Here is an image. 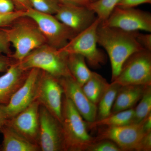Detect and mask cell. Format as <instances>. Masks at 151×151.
<instances>
[{"mask_svg": "<svg viewBox=\"0 0 151 151\" xmlns=\"http://www.w3.org/2000/svg\"><path fill=\"white\" fill-rule=\"evenodd\" d=\"M11 45L4 28H0V54L10 56L13 53L10 49Z\"/></svg>", "mask_w": 151, "mask_h": 151, "instance_id": "obj_28", "label": "cell"}, {"mask_svg": "<svg viewBox=\"0 0 151 151\" xmlns=\"http://www.w3.org/2000/svg\"><path fill=\"white\" fill-rule=\"evenodd\" d=\"M137 39L143 48L151 51V34H144L139 32Z\"/></svg>", "mask_w": 151, "mask_h": 151, "instance_id": "obj_31", "label": "cell"}, {"mask_svg": "<svg viewBox=\"0 0 151 151\" xmlns=\"http://www.w3.org/2000/svg\"><path fill=\"white\" fill-rule=\"evenodd\" d=\"M60 3H68L79 5L87 6L91 3L90 0H57Z\"/></svg>", "mask_w": 151, "mask_h": 151, "instance_id": "obj_35", "label": "cell"}, {"mask_svg": "<svg viewBox=\"0 0 151 151\" xmlns=\"http://www.w3.org/2000/svg\"><path fill=\"white\" fill-rule=\"evenodd\" d=\"M134 109L131 108L111 114L108 117L96 120L92 123L87 122L88 129H92L100 127H114L124 126L133 124Z\"/></svg>", "mask_w": 151, "mask_h": 151, "instance_id": "obj_21", "label": "cell"}, {"mask_svg": "<svg viewBox=\"0 0 151 151\" xmlns=\"http://www.w3.org/2000/svg\"><path fill=\"white\" fill-rule=\"evenodd\" d=\"M101 23L104 25L126 31L143 30L151 32L150 13L134 8L116 7L107 19Z\"/></svg>", "mask_w": 151, "mask_h": 151, "instance_id": "obj_8", "label": "cell"}, {"mask_svg": "<svg viewBox=\"0 0 151 151\" xmlns=\"http://www.w3.org/2000/svg\"><path fill=\"white\" fill-rule=\"evenodd\" d=\"M151 151V132H147L144 135L139 143L136 151Z\"/></svg>", "mask_w": 151, "mask_h": 151, "instance_id": "obj_30", "label": "cell"}, {"mask_svg": "<svg viewBox=\"0 0 151 151\" xmlns=\"http://www.w3.org/2000/svg\"><path fill=\"white\" fill-rule=\"evenodd\" d=\"M7 120L1 105H0V128L6 124Z\"/></svg>", "mask_w": 151, "mask_h": 151, "instance_id": "obj_37", "label": "cell"}, {"mask_svg": "<svg viewBox=\"0 0 151 151\" xmlns=\"http://www.w3.org/2000/svg\"><path fill=\"white\" fill-rule=\"evenodd\" d=\"M15 61L10 56L0 54V72H5Z\"/></svg>", "mask_w": 151, "mask_h": 151, "instance_id": "obj_32", "label": "cell"}, {"mask_svg": "<svg viewBox=\"0 0 151 151\" xmlns=\"http://www.w3.org/2000/svg\"><path fill=\"white\" fill-rule=\"evenodd\" d=\"M144 4H151V0H120L116 7L131 8Z\"/></svg>", "mask_w": 151, "mask_h": 151, "instance_id": "obj_29", "label": "cell"}, {"mask_svg": "<svg viewBox=\"0 0 151 151\" xmlns=\"http://www.w3.org/2000/svg\"><path fill=\"white\" fill-rule=\"evenodd\" d=\"M111 82L121 86L151 85V51L143 49L132 54L124 62L119 75Z\"/></svg>", "mask_w": 151, "mask_h": 151, "instance_id": "obj_6", "label": "cell"}, {"mask_svg": "<svg viewBox=\"0 0 151 151\" xmlns=\"http://www.w3.org/2000/svg\"><path fill=\"white\" fill-rule=\"evenodd\" d=\"M4 28L15 49L10 57L15 61H22L31 52L47 43L37 25L28 17H20Z\"/></svg>", "mask_w": 151, "mask_h": 151, "instance_id": "obj_3", "label": "cell"}, {"mask_svg": "<svg viewBox=\"0 0 151 151\" xmlns=\"http://www.w3.org/2000/svg\"><path fill=\"white\" fill-rule=\"evenodd\" d=\"M32 8L42 13L55 15L60 3L57 0H29Z\"/></svg>", "mask_w": 151, "mask_h": 151, "instance_id": "obj_25", "label": "cell"}, {"mask_svg": "<svg viewBox=\"0 0 151 151\" xmlns=\"http://www.w3.org/2000/svg\"><path fill=\"white\" fill-rule=\"evenodd\" d=\"M139 31L128 32L104 25L97 28V43L107 52L111 61V82L119 75L122 66L132 54L143 48L137 39Z\"/></svg>", "mask_w": 151, "mask_h": 151, "instance_id": "obj_1", "label": "cell"}, {"mask_svg": "<svg viewBox=\"0 0 151 151\" xmlns=\"http://www.w3.org/2000/svg\"><path fill=\"white\" fill-rule=\"evenodd\" d=\"M25 11L15 10L9 13H0V28L8 27L15 20L24 16Z\"/></svg>", "mask_w": 151, "mask_h": 151, "instance_id": "obj_27", "label": "cell"}, {"mask_svg": "<svg viewBox=\"0 0 151 151\" xmlns=\"http://www.w3.org/2000/svg\"><path fill=\"white\" fill-rule=\"evenodd\" d=\"M103 127L99 130L94 142L102 140L112 141L122 151H136L146 133L143 129L142 122L119 127Z\"/></svg>", "mask_w": 151, "mask_h": 151, "instance_id": "obj_9", "label": "cell"}, {"mask_svg": "<svg viewBox=\"0 0 151 151\" xmlns=\"http://www.w3.org/2000/svg\"><path fill=\"white\" fill-rule=\"evenodd\" d=\"M64 91L59 80L42 70L36 100L60 123Z\"/></svg>", "mask_w": 151, "mask_h": 151, "instance_id": "obj_12", "label": "cell"}, {"mask_svg": "<svg viewBox=\"0 0 151 151\" xmlns=\"http://www.w3.org/2000/svg\"><path fill=\"white\" fill-rule=\"evenodd\" d=\"M67 55L46 43L31 52L19 63L24 70L37 68L60 79L72 77L68 67Z\"/></svg>", "mask_w": 151, "mask_h": 151, "instance_id": "obj_4", "label": "cell"}, {"mask_svg": "<svg viewBox=\"0 0 151 151\" xmlns=\"http://www.w3.org/2000/svg\"><path fill=\"white\" fill-rule=\"evenodd\" d=\"M54 16L77 34L89 27L97 17L87 6L68 3H60Z\"/></svg>", "mask_w": 151, "mask_h": 151, "instance_id": "obj_14", "label": "cell"}, {"mask_svg": "<svg viewBox=\"0 0 151 151\" xmlns=\"http://www.w3.org/2000/svg\"><path fill=\"white\" fill-rule=\"evenodd\" d=\"M86 151H122L112 141L102 140L92 143Z\"/></svg>", "mask_w": 151, "mask_h": 151, "instance_id": "obj_26", "label": "cell"}, {"mask_svg": "<svg viewBox=\"0 0 151 151\" xmlns=\"http://www.w3.org/2000/svg\"><path fill=\"white\" fill-rule=\"evenodd\" d=\"M101 22L97 17L89 27L76 35L60 51L66 54L81 55L90 66L95 68L105 63V55L97 47V29Z\"/></svg>", "mask_w": 151, "mask_h": 151, "instance_id": "obj_5", "label": "cell"}, {"mask_svg": "<svg viewBox=\"0 0 151 151\" xmlns=\"http://www.w3.org/2000/svg\"><path fill=\"white\" fill-rule=\"evenodd\" d=\"M109 84L102 76L96 72H92L91 77L81 86V88L89 100L97 106Z\"/></svg>", "mask_w": 151, "mask_h": 151, "instance_id": "obj_20", "label": "cell"}, {"mask_svg": "<svg viewBox=\"0 0 151 151\" xmlns=\"http://www.w3.org/2000/svg\"><path fill=\"white\" fill-rule=\"evenodd\" d=\"M41 73L40 69H30L24 83L15 92L9 103L6 105H1L8 120L36 100Z\"/></svg>", "mask_w": 151, "mask_h": 151, "instance_id": "obj_10", "label": "cell"}, {"mask_svg": "<svg viewBox=\"0 0 151 151\" xmlns=\"http://www.w3.org/2000/svg\"><path fill=\"white\" fill-rule=\"evenodd\" d=\"M64 91V95L70 99L78 113L86 122L96 121L97 106L94 105L84 94L81 86L72 77L58 79Z\"/></svg>", "mask_w": 151, "mask_h": 151, "instance_id": "obj_15", "label": "cell"}, {"mask_svg": "<svg viewBox=\"0 0 151 151\" xmlns=\"http://www.w3.org/2000/svg\"><path fill=\"white\" fill-rule=\"evenodd\" d=\"M29 70H24L15 61L0 76V105H6L15 92L24 83Z\"/></svg>", "mask_w": 151, "mask_h": 151, "instance_id": "obj_16", "label": "cell"}, {"mask_svg": "<svg viewBox=\"0 0 151 151\" xmlns=\"http://www.w3.org/2000/svg\"><path fill=\"white\" fill-rule=\"evenodd\" d=\"M40 105L38 101L36 100L23 111L7 120L6 124L13 128L30 142L38 145L39 138Z\"/></svg>", "mask_w": 151, "mask_h": 151, "instance_id": "obj_13", "label": "cell"}, {"mask_svg": "<svg viewBox=\"0 0 151 151\" xmlns=\"http://www.w3.org/2000/svg\"><path fill=\"white\" fill-rule=\"evenodd\" d=\"M147 86L129 85L121 86L117 93L111 114L133 108L142 98Z\"/></svg>", "mask_w": 151, "mask_h": 151, "instance_id": "obj_18", "label": "cell"}, {"mask_svg": "<svg viewBox=\"0 0 151 151\" xmlns=\"http://www.w3.org/2000/svg\"><path fill=\"white\" fill-rule=\"evenodd\" d=\"M143 129L145 133L151 132V113L142 121Z\"/></svg>", "mask_w": 151, "mask_h": 151, "instance_id": "obj_36", "label": "cell"}, {"mask_svg": "<svg viewBox=\"0 0 151 151\" xmlns=\"http://www.w3.org/2000/svg\"><path fill=\"white\" fill-rule=\"evenodd\" d=\"M90 1H91V2H94L95 1H97V0H90Z\"/></svg>", "mask_w": 151, "mask_h": 151, "instance_id": "obj_38", "label": "cell"}, {"mask_svg": "<svg viewBox=\"0 0 151 151\" xmlns=\"http://www.w3.org/2000/svg\"><path fill=\"white\" fill-rule=\"evenodd\" d=\"M62 126L64 151H86L94 142L89 134L87 122L82 118L70 99L63 95Z\"/></svg>", "mask_w": 151, "mask_h": 151, "instance_id": "obj_2", "label": "cell"}, {"mask_svg": "<svg viewBox=\"0 0 151 151\" xmlns=\"http://www.w3.org/2000/svg\"><path fill=\"white\" fill-rule=\"evenodd\" d=\"M68 67L76 81L82 86L91 77L92 71L86 65L85 58L81 55L68 54Z\"/></svg>", "mask_w": 151, "mask_h": 151, "instance_id": "obj_19", "label": "cell"}, {"mask_svg": "<svg viewBox=\"0 0 151 151\" xmlns=\"http://www.w3.org/2000/svg\"><path fill=\"white\" fill-rule=\"evenodd\" d=\"M40 132L38 145L42 151H64L62 126L42 105L39 110Z\"/></svg>", "mask_w": 151, "mask_h": 151, "instance_id": "obj_11", "label": "cell"}, {"mask_svg": "<svg viewBox=\"0 0 151 151\" xmlns=\"http://www.w3.org/2000/svg\"><path fill=\"white\" fill-rule=\"evenodd\" d=\"M15 10V6L11 0H0V13H9Z\"/></svg>", "mask_w": 151, "mask_h": 151, "instance_id": "obj_33", "label": "cell"}, {"mask_svg": "<svg viewBox=\"0 0 151 151\" xmlns=\"http://www.w3.org/2000/svg\"><path fill=\"white\" fill-rule=\"evenodd\" d=\"M13 3L16 10L25 11L31 8L29 0H11Z\"/></svg>", "mask_w": 151, "mask_h": 151, "instance_id": "obj_34", "label": "cell"}, {"mask_svg": "<svg viewBox=\"0 0 151 151\" xmlns=\"http://www.w3.org/2000/svg\"><path fill=\"white\" fill-rule=\"evenodd\" d=\"M24 16L35 22L47 43L58 49L63 47L77 34L53 15L42 13L31 8L25 11Z\"/></svg>", "mask_w": 151, "mask_h": 151, "instance_id": "obj_7", "label": "cell"}, {"mask_svg": "<svg viewBox=\"0 0 151 151\" xmlns=\"http://www.w3.org/2000/svg\"><path fill=\"white\" fill-rule=\"evenodd\" d=\"M120 0H97L89 3L87 7L97 14L101 22L105 21L116 8Z\"/></svg>", "mask_w": 151, "mask_h": 151, "instance_id": "obj_24", "label": "cell"}, {"mask_svg": "<svg viewBox=\"0 0 151 151\" xmlns=\"http://www.w3.org/2000/svg\"><path fill=\"white\" fill-rule=\"evenodd\" d=\"M121 86L113 82L109 84L97 105L96 120L104 119L111 115L117 93Z\"/></svg>", "mask_w": 151, "mask_h": 151, "instance_id": "obj_22", "label": "cell"}, {"mask_svg": "<svg viewBox=\"0 0 151 151\" xmlns=\"http://www.w3.org/2000/svg\"><path fill=\"white\" fill-rule=\"evenodd\" d=\"M3 140L0 151H40L39 146L34 144L9 125L0 128Z\"/></svg>", "mask_w": 151, "mask_h": 151, "instance_id": "obj_17", "label": "cell"}, {"mask_svg": "<svg viewBox=\"0 0 151 151\" xmlns=\"http://www.w3.org/2000/svg\"><path fill=\"white\" fill-rule=\"evenodd\" d=\"M139 104L134 109L133 124L142 122L151 113V85L146 86Z\"/></svg>", "mask_w": 151, "mask_h": 151, "instance_id": "obj_23", "label": "cell"}]
</instances>
